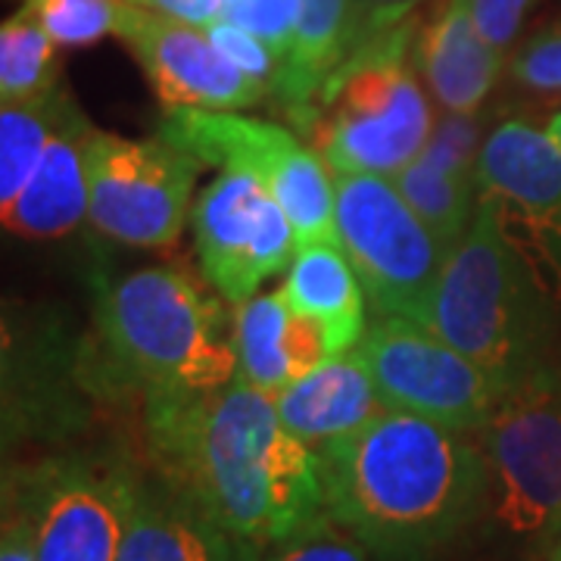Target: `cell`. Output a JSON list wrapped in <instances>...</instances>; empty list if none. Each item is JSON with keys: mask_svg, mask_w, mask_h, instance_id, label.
<instances>
[{"mask_svg": "<svg viewBox=\"0 0 561 561\" xmlns=\"http://www.w3.org/2000/svg\"><path fill=\"white\" fill-rule=\"evenodd\" d=\"M0 561H38L32 512H28V505H25L13 490H7V496H3Z\"/></svg>", "mask_w": 561, "mask_h": 561, "instance_id": "d6a6232c", "label": "cell"}, {"mask_svg": "<svg viewBox=\"0 0 561 561\" xmlns=\"http://www.w3.org/2000/svg\"><path fill=\"white\" fill-rule=\"evenodd\" d=\"M60 88L57 41L25 10L0 25V101H35Z\"/></svg>", "mask_w": 561, "mask_h": 561, "instance_id": "cb8c5ba5", "label": "cell"}, {"mask_svg": "<svg viewBox=\"0 0 561 561\" xmlns=\"http://www.w3.org/2000/svg\"><path fill=\"white\" fill-rule=\"evenodd\" d=\"M546 125H549V131H552V138L559 140L561 144V113H556V116H552V119L546 122Z\"/></svg>", "mask_w": 561, "mask_h": 561, "instance_id": "d590c367", "label": "cell"}, {"mask_svg": "<svg viewBox=\"0 0 561 561\" xmlns=\"http://www.w3.org/2000/svg\"><path fill=\"white\" fill-rule=\"evenodd\" d=\"M262 561H378L371 549L353 537L343 524H337L328 512L319 522H312L297 537L265 552Z\"/></svg>", "mask_w": 561, "mask_h": 561, "instance_id": "83f0119b", "label": "cell"}, {"mask_svg": "<svg viewBox=\"0 0 561 561\" xmlns=\"http://www.w3.org/2000/svg\"><path fill=\"white\" fill-rule=\"evenodd\" d=\"M221 3H225V16H228V13H231L234 7H241L243 0H221Z\"/></svg>", "mask_w": 561, "mask_h": 561, "instance_id": "8d00e7d4", "label": "cell"}, {"mask_svg": "<svg viewBox=\"0 0 561 561\" xmlns=\"http://www.w3.org/2000/svg\"><path fill=\"white\" fill-rule=\"evenodd\" d=\"M508 76L524 91L561 94V16L518 41L508 57Z\"/></svg>", "mask_w": 561, "mask_h": 561, "instance_id": "4316f807", "label": "cell"}, {"mask_svg": "<svg viewBox=\"0 0 561 561\" xmlns=\"http://www.w3.org/2000/svg\"><path fill=\"white\" fill-rule=\"evenodd\" d=\"M206 35H209V41H213L221 54L234 62L241 72H247L253 81H260L262 88L272 94V84L278 79L280 62L278 57L268 50V44H262L256 35H250L247 28H241L238 22L231 20L213 22V25L206 28Z\"/></svg>", "mask_w": 561, "mask_h": 561, "instance_id": "f546056e", "label": "cell"}, {"mask_svg": "<svg viewBox=\"0 0 561 561\" xmlns=\"http://www.w3.org/2000/svg\"><path fill=\"white\" fill-rule=\"evenodd\" d=\"M483 456L481 522L515 546L561 534V375L537 368L471 434Z\"/></svg>", "mask_w": 561, "mask_h": 561, "instance_id": "8992f818", "label": "cell"}, {"mask_svg": "<svg viewBox=\"0 0 561 561\" xmlns=\"http://www.w3.org/2000/svg\"><path fill=\"white\" fill-rule=\"evenodd\" d=\"M319 459L328 515L378 561L437 559L481 522V446L437 421L387 409Z\"/></svg>", "mask_w": 561, "mask_h": 561, "instance_id": "7a4b0ae2", "label": "cell"}, {"mask_svg": "<svg viewBox=\"0 0 561 561\" xmlns=\"http://www.w3.org/2000/svg\"><path fill=\"white\" fill-rule=\"evenodd\" d=\"M280 290L300 316L319 321L328 331L337 356L350 353L362 341L368 328L362 300L365 290L341 247L297 250Z\"/></svg>", "mask_w": 561, "mask_h": 561, "instance_id": "44dd1931", "label": "cell"}, {"mask_svg": "<svg viewBox=\"0 0 561 561\" xmlns=\"http://www.w3.org/2000/svg\"><path fill=\"white\" fill-rule=\"evenodd\" d=\"M537 0H468L474 28L500 57H512V50L522 41V28L527 13Z\"/></svg>", "mask_w": 561, "mask_h": 561, "instance_id": "4dcf8cb0", "label": "cell"}, {"mask_svg": "<svg viewBox=\"0 0 561 561\" xmlns=\"http://www.w3.org/2000/svg\"><path fill=\"white\" fill-rule=\"evenodd\" d=\"M125 3H135L140 10L162 13V16L187 22V25H197V28H209L213 22L225 20L221 0H125Z\"/></svg>", "mask_w": 561, "mask_h": 561, "instance_id": "836d02e7", "label": "cell"}, {"mask_svg": "<svg viewBox=\"0 0 561 561\" xmlns=\"http://www.w3.org/2000/svg\"><path fill=\"white\" fill-rule=\"evenodd\" d=\"M341 250L378 316L424 324L446 247L405 203L393 179L334 175Z\"/></svg>", "mask_w": 561, "mask_h": 561, "instance_id": "ba28073f", "label": "cell"}, {"mask_svg": "<svg viewBox=\"0 0 561 561\" xmlns=\"http://www.w3.org/2000/svg\"><path fill=\"white\" fill-rule=\"evenodd\" d=\"M140 486L110 453H76L38 465L13 490L32 512L38 561H119Z\"/></svg>", "mask_w": 561, "mask_h": 561, "instance_id": "30bf717a", "label": "cell"}, {"mask_svg": "<svg viewBox=\"0 0 561 561\" xmlns=\"http://www.w3.org/2000/svg\"><path fill=\"white\" fill-rule=\"evenodd\" d=\"M260 549L228 534L169 483L140 486L119 561H262Z\"/></svg>", "mask_w": 561, "mask_h": 561, "instance_id": "ac0fdd59", "label": "cell"}, {"mask_svg": "<svg viewBox=\"0 0 561 561\" xmlns=\"http://www.w3.org/2000/svg\"><path fill=\"white\" fill-rule=\"evenodd\" d=\"M119 41L138 60L157 101L169 110H247L268 94L209 41L206 28L125 7Z\"/></svg>", "mask_w": 561, "mask_h": 561, "instance_id": "5bb4252c", "label": "cell"}, {"mask_svg": "<svg viewBox=\"0 0 561 561\" xmlns=\"http://www.w3.org/2000/svg\"><path fill=\"white\" fill-rule=\"evenodd\" d=\"M542 561H561V534H559V540H556L552 546H549V549H546Z\"/></svg>", "mask_w": 561, "mask_h": 561, "instance_id": "e575fe53", "label": "cell"}, {"mask_svg": "<svg viewBox=\"0 0 561 561\" xmlns=\"http://www.w3.org/2000/svg\"><path fill=\"white\" fill-rule=\"evenodd\" d=\"M356 0H300L290 54L280 62L272 98L306 138L324 81L350 57Z\"/></svg>", "mask_w": 561, "mask_h": 561, "instance_id": "ffe728a7", "label": "cell"}, {"mask_svg": "<svg viewBox=\"0 0 561 561\" xmlns=\"http://www.w3.org/2000/svg\"><path fill=\"white\" fill-rule=\"evenodd\" d=\"M297 7L300 0H243L225 20L238 22L250 35H256L262 44H268V50L278 57V62H284L294 41Z\"/></svg>", "mask_w": 561, "mask_h": 561, "instance_id": "f1b7e54d", "label": "cell"}, {"mask_svg": "<svg viewBox=\"0 0 561 561\" xmlns=\"http://www.w3.org/2000/svg\"><path fill=\"white\" fill-rule=\"evenodd\" d=\"M415 69L440 113H483L508 60L478 35L468 0H443L415 38Z\"/></svg>", "mask_w": 561, "mask_h": 561, "instance_id": "2e32d148", "label": "cell"}, {"mask_svg": "<svg viewBox=\"0 0 561 561\" xmlns=\"http://www.w3.org/2000/svg\"><path fill=\"white\" fill-rule=\"evenodd\" d=\"M72 98L57 88L35 101L3 103L0 110V213L10 209L38 169L50 138L66 119Z\"/></svg>", "mask_w": 561, "mask_h": 561, "instance_id": "7402d4cb", "label": "cell"}, {"mask_svg": "<svg viewBox=\"0 0 561 561\" xmlns=\"http://www.w3.org/2000/svg\"><path fill=\"white\" fill-rule=\"evenodd\" d=\"M160 138L194 160L260 179L294 225L297 250L341 247L334 172L302 135L234 110H169Z\"/></svg>", "mask_w": 561, "mask_h": 561, "instance_id": "52a82bcc", "label": "cell"}, {"mask_svg": "<svg viewBox=\"0 0 561 561\" xmlns=\"http://www.w3.org/2000/svg\"><path fill=\"white\" fill-rule=\"evenodd\" d=\"M421 3L424 0H356L350 54L365 47L368 41L381 38V35L400 28L409 20H415V10H419Z\"/></svg>", "mask_w": 561, "mask_h": 561, "instance_id": "1f68e13d", "label": "cell"}, {"mask_svg": "<svg viewBox=\"0 0 561 561\" xmlns=\"http://www.w3.org/2000/svg\"><path fill=\"white\" fill-rule=\"evenodd\" d=\"M94 125L72 103L50 138L28 187L0 213L3 228L28 241H54L76 231L88 216V147Z\"/></svg>", "mask_w": 561, "mask_h": 561, "instance_id": "e0dca14e", "label": "cell"}, {"mask_svg": "<svg viewBox=\"0 0 561 561\" xmlns=\"http://www.w3.org/2000/svg\"><path fill=\"white\" fill-rule=\"evenodd\" d=\"M486 122L483 113L465 116V113H437L434 131L427 138V147L421 150L424 160L440 165L446 172L468 181H481V150L486 140Z\"/></svg>", "mask_w": 561, "mask_h": 561, "instance_id": "484cf974", "label": "cell"}, {"mask_svg": "<svg viewBox=\"0 0 561 561\" xmlns=\"http://www.w3.org/2000/svg\"><path fill=\"white\" fill-rule=\"evenodd\" d=\"M481 197L549 300L561 302V144L549 125L508 116L481 150Z\"/></svg>", "mask_w": 561, "mask_h": 561, "instance_id": "7c38bea8", "label": "cell"}, {"mask_svg": "<svg viewBox=\"0 0 561 561\" xmlns=\"http://www.w3.org/2000/svg\"><path fill=\"white\" fill-rule=\"evenodd\" d=\"M231 343L238 375L268 397L337 356L328 331L300 316L280 287L234 306Z\"/></svg>", "mask_w": 561, "mask_h": 561, "instance_id": "9a60e30c", "label": "cell"}, {"mask_svg": "<svg viewBox=\"0 0 561 561\" xmlns=\"http://www.w3.org/2000/svg\"><path fill=\"white\" fill-rule=\"evenodd\" d=\"M419 28L368 41L324 81L306 138L334 175L393 179L427 147L437 113L415 69Z\"/></svg>", "mask_w": 561, "mask_h": 561, "instance_id": "5b68a950", "label": "cell"}, {"mask_svg": "<svg viewBox=\"0 0 561 561\" xmlns=\"http://www.w3.org/2000/svg\"><path fill=\"white\" fill-rule=\"evenodd\" d=\"M144 424L162 483L262 556L328 512L319 453L241 375L206 393L144 400Z\"/></svg>", "mask_w": 561, "mask_h": 561, "instance_id": "6da1fadb", "label": "cell"}, {"mask_svg": "<svg viewBox=\"0 0 561 561\" xmlns=\"http://www.w3.org/2000/svg\"><path fill=\"white\" fill-rule=\"evenodd\" d=\"M94 324L116 378L144 400L206 393L238 378L221 302L175 265L98 280Z\"/></svg>", "mask_w": 561, "mask_h": 561, "instance_id": "3957f363", "label": "cell"}, {"mask_svg": "<svg viewBox=\"0 0 561 561\" xmlns=\"http://www.w3.org/2000/svg\"><path fill=\"white\" fill-rule=\"evenodd\" d=\"M393 184L446 250L465 238L481 206V181L459 179L424 157L400 169Z\"/></svg>", "mask_w": 561, "mask_h": 561, "instance_id": "603a6c76", "label": "cell"}, {"mask_svg": "<svg viewBox=\"0 0 561 561\" xmlns=\"http://www.w3.org/2000/svg\"><path fill=\"white\" fill-rule=\"evenodd\" d=\"M421 328L453 343L505 387L542 368L549 337V297L505 241L493 206L483 201L443 262Z\"/></svg>", "mask_w": 561, "mask_h": 561, "instance_id": "277c9868", "label": "cell"}, {"mask_svg": "<svg viewBox=\"0 0 561 561\" xmlns=\"http://www.w3.org/2000/svg\"><path fill=\"white\" fill-rule=\"evenodd\" d=\"M125 0H22V10L57 41V47H88L119 35Z\"/></svg>", "mask_w": 561, "mask_h": 561, "instance_id": "d4e9b609", "label": "cell"}, {"mask_svg": "<svg viewBox=\"0 0 561 561\" xmlns=\"http://www.w3.org/2000/svg\"><path fill=\"white\" fill-rule=\"evenodd\" d=\"M275 409L280 424L316 453L328 443L356 434L387 412L353 350L328 359L316 371L302 375L300 381L287 383L275 393Z\"/></svg>", "mask_w": 561, "mask_h": 561, "instance_id": "d6986e66", "label": "cell"}, {"mask_svg": "<svg viewBox=\"0 0 561 561\" xmlns=\"http://www.w3.org/2000/svg\"><path fill=\"white\" fill-rule=\"evenodd\" d=\"M201 160L169 140L94 131L88 147V219L110 241L160 250L179 241Z\"/></svg>", "mask_w": 561, "mask_h": 561, "instance_id": "8fae6325", "label": "cell"}, {"mask_svg": "<svg viewBox=\"0 0 561 561\" xmlns=\"http://www.w3.org/2000/svg\"><path fill=\"white\" fill-rule=\"evenodd\" d=\"M194 243L206 284L231 306L253 300L287 268L297 238L287 213L260 179L221 169L191 209Z\"/></svg>", "mask_w": 561, "mask_h": 561, "instance_id": "4fadbf2b", "label": "cell"}, {"mask_svg": "<svg viewBox=\"0 0 561 561\" xmlns=\"http://www.w3.org/2000/svg\"><path fill=\"white\" fill-rule=\"evenodd\" d=\"M387 409L474 434L512 390L419 321L378 316L353 346Z\"/></svg>", "mask_w": 561, "mask_h": 561, "instance_id": "9c48e42d", "label": "cell"}]
</instances>
